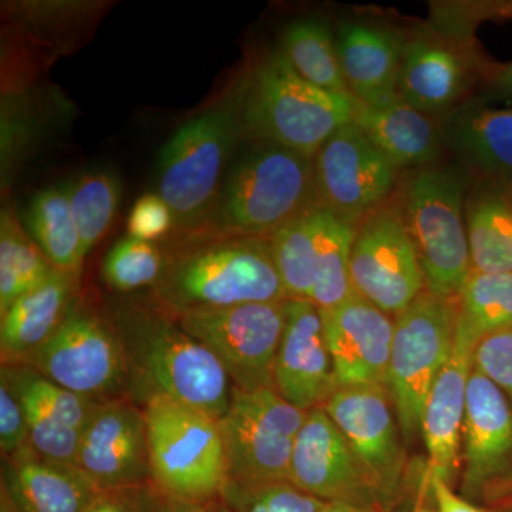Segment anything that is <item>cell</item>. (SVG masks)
Here are the masks:
<instances>
[{"instance_id":"cell-51","label":"cell","mask_w":512,"mask_h":512,"mask_svg":"<svg viewBox=\"0 0 512 512\" xmlns=\"http://www.w3.org/2000/svg\"><path fill=\"white\" fill-rule=\"evenodd\" d=\"M505 188H507L508 198H510V202L512 205V184L510 185V187H505Z\"/></svg>"},{"instance_id":"cell-25","label":"cell","mask_w":512,"mask_h":512,"mask_svg":"<svg viewBox=\"0 0 512 512\" xmlns=\"http://www.w3.org/2000/svg\"><path fill=\"white\" fill-rule=\"evenodd\" d=\"M340 66L349 93L376 104L397 94L404 40L393 30L370 23H345L336 37Z\"/></svg>"},{"instance_id":"cell-18","label":"cell","mask_w":512,"mask_h":512,"mask_svg":"<svg viewBox=\"0 0 512 512\" xmlns=\"http://www.w3.org/2000/svg\"><path fill=\"white\" fill-rule=\"evenodd\" d=\"M320 312L336 389L386 386L394 333L392 316L357 293Z\"/></svg>"},{"instance_id":"cell-24","label":"cell","mask_w":512,"mask_h":512,"mask_svg":"<svg viewBox=\"0 0 512 512\" xmlns=\"http://www.w3.org/2000/svg\"><path fill=\"white\" fill-rule=\"evenodd\" d=\"M2 490L20 512H86L100 491L76 467L47 460L30 446L6 457Z\"/></svg>"},{"instance_id":"cell-8","label":"cell","mask_w":512,"mask_h":512,"mask_svg":"<svg viewBox=\"0 0 512 512\" xmlns=\"http://www.w3.org/2000/svg\"><path fill=\"white\" fill-rule=\"evenodd\" d=\"M393 319L386 389L404 444L410 446L421 436L427 397L453 350L456 305L454 298H440L426 291Z\"/></svg>"},{"instance_id":"cell-17","label":"cell","mask_w":512,"mask_h":512,"mask_svg":"<svg viewBox=\"0 0 512 512\" xmlns=\"http://www.w3.org/2000/svg\"><path fill=\"white\" fill-rule=\"evenodd\" d=\"M76 467L99 490L150 484L144 412L123 400L100 402L82 433Z\"/></svg>"},{"instance_id":"cell-6","label":"cell","mask_w":512,"mask_h":512,"mask_svg":"<svg viewBox=\"0 0 512 512\" xmlns=\"http://www.w3.org/2000/svg\"><path fill=\"white\" fill-rule=\"evenodd\" d=\"M143 412L151 484L178 500L220 501L229 471L218 420L161 394L148 397Z\"/></svg>"},{"instance_id":"cell-5","label":"cell","mask_w":512,"mask_h":512,"mask_svg":"<svg viewBox=\"0 0 512 512\" xmlns=\"http://www.w3.org/2000/svg\"><path fill=\"white\" fill-rule=\"evenodd\" d=\"M127 369L138 384L220 420L231 403L234 384L217 356L192 338L178 320L138 315L127 319L121 342Z\"/></svg>"},{"instance_id":"cell-29","label":"cell","mask_w":512,"mask_h":512,"mask_svg":"<svg viewBox=\"0 0 512 512\" xmlns=\"http://www.w3.org/2000/svg\"><path fill=\"white\" fill-rule=\"evenodd\" d=\"M456 329L474 343L512 329V272L471 271L454 298Z\"/></svg>"},{"instance_id":"cell-30","label":"cell","mask_w":512,"mask_h":512,"mask_svg":"<svg viewBox=\"0 0 512 512\" xmlns=\"http://www.w3.org/2000/svg\"><path fill=\"white\" fill-rule=\"evenodd\" d=\"M279 52L302 79L333 93H349L338 42L323 20L301 19L285 30Z\"/></svg>"},{"instance_id":"cell-31","label":"cell","mask_w":512,"mask_h":512,"mask_svg":"<svg viewBox=\"0 0 512 512\" xmlns=\"http://www.w3.org/2000/svg\"><path fill=\"white\" fill-rule=\"evenodd\" d=\"M323 207V205H322ZM356 227L322 208L318 238L313 252L311 302L329 309L355 295L350 279V252Z\"/></svg>"},{"instance_id":"cell-10","label":"cell","mask_w":512,"mask_h":512,"mask_svg":"<svg viewBox=\"0 0 512 512\" xmlns=\"http://www.w3.org/2000/svg\"><path fill=\"white\" fill-rule=\"evenodd\" d=\"M184 330L217 356L234 389L274 386L276 356L285 328V301L178 313Z\"/></svg>"},{"instance_id":"cell-49","label":"cell","mask_w":512,"mask_h":512,"mask_svg":"<svg viewBox=\"0 0 512 512\" xmlns=\"http://www.w3.org/2000/svg\"><path fill=\"white\" fill-rule=\"evenodd\" d=\"M214 512H234V511H232L231 508H229L227 504L222 503V500H220L214 504Z\"/></svg>"},{"instance_id":"cell-33","label":"cell","mask_w":512,"mask_h":512,"mask_svg":"<svg viewBox=\"0 0 512 512\" xmlns=\"http://www.w3.org/2000/svg\"><path fill=\"white\" fill-rule=\"evenodd\" d=\"M56 271L42 249L23 231L9 211L0 224V315Z\"/></svg>"},{"instance_id":"cell-40","label":"cell","mask_w":512,"mask_h":512,"mask_svg":"<svg viewBox=\"0 0 512 512\" xmlns=\"http://www.w3.org/2000/svg\"><path fill=\"white\" fill-rule=\"evenodd\" d=\"M30 446L28 420L22 400L8 375L0 379V448L5 457L15 456Z\"/></svg>"},{"instance_id":"cell-35","label":"cell","mask_w":512,"mask_h":512,"mask_svg":"<svg viewBox=\"0 0 512 512\" xmlns=\"http://www.w3.org/2000/svg\"><path fill=\"white\" fill-rule=\"evenodd\" d=\"M164 268L163 255L154 242L141 241L128 235L107 252L103 276L111 288L130 292L156 284Z\"/></svg>"},{"instance_id":"cell-44","label":"cell","mask_w":512,"mask_h":512,"mask_svg":"<svg viewBox=\"0 0 512 512\" xmlns=\"http://www.w3.org/2000/svg\"><path fill=\"white\" fill-rule=\"evenodd\" d=\"M488 84L495 99L512 101V63L495 67Z\"/></svg>"},{"instance_id":"cell-26","label":"cell","mask_w":512,"mask_h":512,"mask_svg":"<svg viewBox=\"0 0 512 512\" xmlns=\"http://www.w3.org/2000/svg\"><path fill=\"white\" fill-rule=\"evenodd\" d=\"M76 276L56 269L42 285L19 296L2 313L3 363L26 362L55 335L73 308Z\"/></svg>"},{"instance_id":"cell-19","label":"cell","mask_w":512,"mask_h":512,"mask_svg":"<svg viewBox=\"0 0 512 512\" xmlns=\"http://www.w3.org/2000/svg\"><path fill=\"white\" fill-rule=\"evenodd\" d=\"M274 386L286 402L303 412L323 407L336 390L322 312L315 303L285 301V328L276 356Z\"/></svg>"},{"instance_id":"cell-36","label":"cell","mask_w":512,"mask_h":512,"mask_svg":"<svg viewBox=\"0 0 512 512\" xmlns=\"http://www.w3.org/2000/svg\"><path fill=\"white\" fill-rule=\"evenodd\" d=\"M3 370L16 389L29 394L50 416L79 433L86 429L94 410L99 406L100 400L70 392L59 384L50 382L36 370H10L9 367H3Z\"/></svg>"},{"instance_id":"cell-7","label":"cell","mask_w":512,"mask_h":512,"mask_svg":"<svg viewBox=\"0 0 512 512\" xmlns=\"http://www.w3.org/2000/svg\"><path fill=\"white\" fill-rule=\"evenodd\" d=\"M244 137L238 104H221L175 131L157 164V194L171 208L174 227L210 222L229 164Z\"/></svg>"},{"instance_id":"cell-46","label":"cell","mask_w":512,"mask_h":512,"mask_svg":"<svg viewBox=\"0 0 512 512\" xmlns=\"http://www.w3.org/2000/svg\"><path fill=\"white\" fill-rule=\"evenodd\" d=\"M319 512H380L372 508L357 507L346 503H325Z\"/></svg>"},{"instance_id":"cell-11","label":"cell","mask_w":512,"mask_h":512,"mask_svg":"<svg viewBox=\"0 0 512 512\" xmlns=\"http://www.w3.org/2000/svg\"><path fill=\"white\" fill-rule=\"evenodd\" d=\"M363 464L380 511L392 512L406 485V444L386 386L339 387L322 407Z\"/></svg>"},{"instance_id":"cell-9","label":"cell","mask_w":512,"mask_h":512,"mask_svg":"<svg viewBox=\"0 0 512 512\" xmlns=\"http://www.w3.org/2000/svg\"><path fill=\"white\" fill-rule=\"evenodd\" d=\"M308 413L286 402L275 387L234 389L227 413L218 420L229 480L289 483L293 447Z\"/></svg>"},{"instance_id":"cell-15","label":"cell","mask_w":512,"mask_h":512,"mask_svg":"<svg viewBox=\"0 0 512 512\" xmlns=\"http://www.w3.org/2000/svg\"><path fill=\"white\" fill-rule=\"evenodd\" d=\"M461 493L471 503H500L512 478V407L477 369L467 386Z\"/></svg>"},{"instance_id":"cell-23","label":"cell","mask_w":512,"mask_h":512,"mask_svg":"<svg viewBox=\"0 0 512 512\" xmlns=\"http://www.w3.org/2000/svg\"><path fill=\"white\" fill-rule=\"evenodd\" d=\"M353 123L400 173L439 164L447 150L440 121L400 96L376 104L359 101Z\"/></svg>"},{"instance_id":"cell-16","label":"cell","mask_w":512,"mask_h":512,"mask_svg":"<svg viewBox=\"0 0 512 512\" xmlns=\"http://www.w3.org/2000/svg\"><path fill=\"white\" fill-rule=\"evenodd\" d=\"M289 483L323 503H346L380 511L369 474L322 407L311 410L299 430Z\"/></svg>"},{"instance_id":"cell-22","label":"cell","mask_w":512,"mask_h":512,"mask_svg":"<svg viewBox=\"0 0 512 512\" xmlns=\"http://www.w3.org/2000/svg\"><path fill=\"white\" fill-rule=\"evenodd\" d=\"M444 144L477 180L512 184V107L466 101L441 117Z\"/></svg>"},{"instance_id":"cell-37","label":"cell","mask_w":512,"mask_h":512,"mask_svg":"<svg viewBox=\"0 0 512 512\" xmlns=\"http://www.w3.org/2000/svg\"><path fill=\"white\" fill-rule=\"evenodd\" d=\"M234 512H319L323 501L291 483H242L229 480L221 497Z\"/></svg>"},{"instance_id":"cell-47","label":"cell","mask_w":512,"mask_h":512,"mask_svg":"<svg viewBox=\"0 0 512 512\" xmlns=\"http://www.w3.org/2000/svg\"><path fill=\"white\" fill-rule=\"evenodd\" d=\"M0 512H20L2 488H0Z\"/></svg>"},{"instance_id":"cell-48","label":"cell","mask_w":512,"mask_h":512,"mask_svg":"<svg viewBox=\"0 0 512 512\" xmlns=\"http://www.w3.org/2000/svg\"><path fill=\"white\" fill-rule=\"evenodd\" d=\"M490 512H512V500H505L490 507Z\"/></svg>"},{"instance_id":"cell-20","label":"cell","mask_w":512,"mask_h":512,"mask_svg":"<svg viewBox=\"0 0 512 512\" xmlns=\"http://www.w3.org/2000/svg\"><path fill=\"white\" fill-rule=\"evenodd\" d=\"M474 82V62L440 39L404 40L397 94L414 109L440 120L463 104Z\"/></svg>"},{"instance_id":"cell-42","label":"cell","mask_w":512,"mask_h":512,"mask_svg":"<svg viewBox=\"0 0 512 512\" xmlns=\"http://www.w3.org/2000/svg\"><path fill=\"white\" fill-rule=\"evenodd\" d=\"M160 491L153 484L100 490L86 512H153Z\"/></svg>"},{"instance_id":"cell-13","label":"cell","mask_w":512,"mask_h":512,"mask_svg":"<svg viewBox=\"0 0 512 512\" xmlns=\"http://www.w3.org/2000/svg\"><path fill=\"white\" fill-rule=\"evenodd\" d=\"M313 177L320 205L355 227L392 201L402 180L355 123L339 128L320 147Z\"/></svg>"},{"instance_id":"cell-43","label":"cell","mask_w":512,"mask_h":512,"mask_svg":"<svg viewBox=\"0 0 512 512\" xmlns=\"http://www.w3.org/2000/svg\"><path fill=\"white\" fill-rule=\"evenodd\" d=\"M429 485L439 512H487L454 493L447 481L439 476H429Z\"/></svg>"},{"instance_id":"cell-1","label":"cell","mask_w":512,"mask_h":512,"mask_svg":"<svg viewBox=\"0 0 512 512\" xmlns=\"http://www.w3.org/2000/svg\"><path fill=\"white\" fill-rule=\"evenodd\" d=\"M318 204L313 158L251 140L229 164L208 225L218 235L271 238Z\"/></svg>"},{"instance_id":"cell-3","label":"cell","mask_w":512,"mask_h":512,"mask_svg":"<svg viewBox=\"0 0 512 512\" xmlns=\"http://www.w3.org/2000/svg\"><path fill=\"white\" fill-rule=\"evenodd\" d=\"M237 104L244 137L313 158L339 128L353 123L359 100L313 86L281 52H272L249 74Z\"/></svg>"},{"instance_id":"cell-14","label":"cell","mask_w":512,"mask_h":512,"mask_svg":"<svg viewBox=\"0 0 512 512\" xmlns=\"http://www.w3.org/2000/svg\"><path fill=\"white\" fill-rule=\"evenodd\" d=\"M26 363L50 382L93 400L120 389L128 372L121 340L96 316L74 306Z\"/></svg>"},{"instance_id":"cell-2","label":"cell","mask_w":512,"mask_h":512,"mask_svg":"<svg viewBox=\"0 0 512 512\" xmlns=\"http://www.w3.org/2000/svg\"><path fill=\"white\" fill-rule=\"evenodd\" d=\"M157 284L175 315L288 299L269 238L217 234L175 256Z\"/></svg>"},{"instance_id":"cell-27","label":"cell","mask_w":512,"mask_h":512,"mask_svg":"<svg viewBox=\"0 0 512 512\" xmlns=\"http://www.w3.org/2000/svg\"><path fill=\"white\" fill-rule=\"evenodd\" d=\"M471 271L512 272V205L504 185L474 180L466 200Z\"/></svg>"},{"instance_id":"cell-32","label":"cell","mask_w":512,"mask_h":512,"mask_svg":"<svg viewBox=\"0 0 512 512\" xmlns=\"http://www.w3.org/2000/svg\"><path fill=\"white\" fill-rule=\"evenodd\" d=\"M84 258L109 231L121 200L119 175L110 168H90L66 181Z\"/></svg>"},{"instance_id":"cell-38","label":"cell","mask_w":512,"mask_h":512,"mask_svg":"<svg viewBox=\"0 0 512 512\" xmlns=\"http://www.w3.org/2000/svg\"><path fill=\"white\" fill-rule=\"evenodd\" d=\"M15 390L22 400L26 420H28L30 447L47 460L76 467L82 433L59 423L29 394L20 392L16 387Z\"/></svg>"},{"instance_id":"cell-50","label":"cell","mask_w":512,"mask_h":512,"mask_svg":"<svg viewBox=\"0 0 512 512\" xmlns=\"http://www.w3.org/2000/svg\"><path fill=\"white\" fill-rule=\"evenodd\" d=\"M505 500H512V478L510 484H508L507 488H505V493L503 495V498H501L500 503H503V501Z\"/></svg>"},{"instance_id":"cell-12","label":"cell","mask_w":512,"mask_h":512,"mask_svg":"<svg viewBox=\"0 0 512 512\" xmlns=\"http://www.w3.org/2000/svg\"><path fill=\"white\" fill-rule=\"evenodd\" d=\"M350 279L357 295L390 316L426 292V279L396 200L356 227Z\"/></svg>"},{"instance_id":"cell-28","label":"cell","mask_w":512,"mask_h":512,"mask_svg":"<svg viewBox=\"0 0 512 512\" xmlns=\"http://www.w3.org/2000/svg\"><path fill=\"white\" fill-rule=\"evenodd\" d=\"M23 225L56 269L79 274L84 255L66 183L36 192L23 214Z\"/></svg>"},{"instance_id":"cell-41","label":"cell","mask_w":512,"mask_h":512,"mask_svg":"<svg viewBox=\"0 0 512 512\" xmlns=\"http://www.w3.org/2000/svg\"><path fill=\"white\" fill-rule=\"evenodd\" d=\"M173 227V212L158 194H146L138 198L128 217V235L141 241H157Z\"/></svg>"},{"instance_id":"cell-39","label":"cell","mask_w":512,"mask_h":512,"mask_svg":"<svg viewBox=\"0 0 512 512\" xmlns=\"http://www.w3.org/2000/svg\"><path fill=\"white\" fill-rule=\"evenodd\" d=\"M473 367L505 394L512 407V329L481 339L474 349Z\"/></svg>"},{"instance_id":"cell-52","label":"cell","mask_w":512,"mask_h":512,"mask_svg":"<svg viewBox=\"0 0 512 512\" xmlns=\"http://www.w3.org/2000/svg\"><path fill=\"white\" fill-rule=\"evenodd\" d=\"M419 512H434V511L424 510V511H419Z\"/></svg>"},{"instance_id":"cell-45","label":"cell","mask_w":512,"mask_h":512,"mask_svg":"<svg viewBox=\"0 0 512 512\" xmlns=\"http://www.w3.org/2000/svg\"><path fill=\"white\" fill-rule=\"evenodd\" d=\"M214 504L192 503L160 493L153 512H214Z\"/></svg>"},{"instance_id":"cell-4","label":"cell","mask_w":512,"mask_h":512,"mask_svg":"<svg viewBox=\"0 0 512 512\" xmlns=\"http://www.w3.org/2000/svg\"><path fill=\"white\" fill-rule=\"evenodd\" d=\"M474 180L458 163L430 165L404 175L394 195L426 291L440 298H456L471 272L466 200Z\"/></svg>"},{"instance_id":"cell-21","label":"cell","mask_w":512,"mask_h":512,"mask_svg":"<svg viewBox=\"0 0 512 512\" xmlns=\"http://www.w3.org/2000/svg\"><path fill=\"white\" fill-rule=\"evenodd\" d=\"M476 346L456 329L453 350L424 406L421 437L429 453V476H439L447 483L456 473L460 460L467 386Z\"/></svg>"},{"instance_id":"cell-34","label":"cell","mask_w":512,"mask_h":512,"mask_svg":"<svg viewBox=\"0 0 512 512\" xmlns=\"http://www.w3.org/2000/svg\"><path fill=\"white\" fill-rule=\"evenodd\" d=\"M320 215L322 205L318 204L269 238L276 268L281 275L288 299L311 302L313 252L318 238Z\"/></svg>"}]
</instances>
